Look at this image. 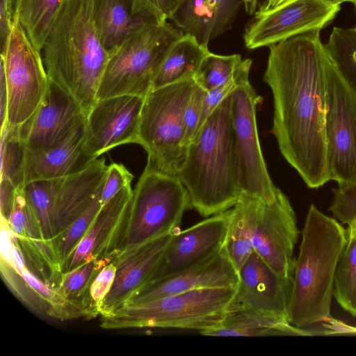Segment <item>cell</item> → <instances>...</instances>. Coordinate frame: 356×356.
Segmentation results:
<instances>
[{
  "mask_svg": "<svg viewBox=\"0 0 356 356\" xmlns=\"http://www.w3.org/2000/svg\"><path fill=\"white\" fill-rule=\"evenodd\" d=\"M164 235L118 254L113 262L116 267L113 284L102 304L101 316L122 307L143 287L161 259L172 235Z\"/></svg>",
  "mask_w": 356,
  "mask_h": 356,
  "instance_id": "21",
  "label": "cell"
},
{
  "mask_svg": "<svg viewBox=\"0 0 356 356\" xmlns=\"http://www.w3.org/2000/svg\"><path fill=\"white\" fill-rule=\"evenodd\" d=\"M326 322H327V325H325V327L332 330V333H353L356 334V327L349 326L346 324H344L342 322H339L336 321L331 317H330Z\"/></svg>",
  "mask_w": 356,
  "mask_h": 356,
  "instance_id": "45",
  "label": "cell"
},
{
  "mask_svg": "<svg viewBox=\"0 0 356 356\" xmlns=\"http://www.w3.org/2000/svg\"><path fill=\"white\" fill-rule=\"evenodd\" d=\"M251 65V59L243 60L234 76L229 81L212 90L207 92L203 102L197 132L216 107L240 85L249 80Z\"/></svg>",
  "mask_w": 356,
  "mask_h": 356,
  "instance_id": "35",
  "label": "cell"
},
{
  "mask_svg": "<svg viewBox=\"0 0 356 356\" xmlns=\"http://www.w3.org/2000/svg\"><path fill=\"white\" fill-rule=\"evenodd\" d=\"M189 208L188 191L177 175L147 162L133 190L120 252L173 233Z\"/></svg>",
  "mask_w": 356,
  "mask_h": 356,
  "instance_id": "7",
  "label": "cell"
},
{
  "mask_svg": "<svg viewBox=\"0 0 356 356\" xmlns=\"http://www.w3.org/2000/svg\"><path fill=\"white\" fill-rule=\"evenodd\" d=\"M40 53L13 18L6 43L1 50L0 64L8 91L5 124L9 127H17L28 121L47 93L49 79Z\"/></svg>",
  "mask_w": 356,
  "mask_h": 356,
  "instance_id": "9",
  "label": "cell"
},
{
  "mask_svg": "<svg viewBox=\"0 0 356 356\" xmlns=\"http://www.w3.org/2000/svg\"><path fill=\"white\" fill-rule=\"evenodd\" d=\"M236 289H197L124 305L102 316L100 326L106 330L175 328L196 330L201 334L220 325Z\"/></svg>",
  "mask_w": 356,
  "mask_h": 356,
  "instance_id": "5",
  "label": "cell"
},
{
  "mask_svg": "<svg viewBox=\"0 0 356 356\" xmlns=\"http://www.w3.org/2000/svg\"><path fill=\"white\" fill-rule=\"evenodd\" d=\"M320 31H310L270 46L264 75L273 97L270 131L282 155L310 188L330 181L325 137L330 58Z\"/></svg>",
  "mask_w": 356,
  "mask_h": 356,
  "instance_id": "1",
  "label": "cell"
},
{
  "mask_svg": "<svg viewBox=\"0 0 356 356\" xmlns=\"http://www.w3.org/2000/svg\"><path fill=\"white\" fill-rule=\"evenodd\" d=\"M331 0H288L273 9L256 11L243 34L250 49L270 47L293 36L330 24L341 10Z\"/></svg>",
  "mask_w": 356,
  "mask_h": 356,
  "instance_id": "12",
  "label": "cell"
},
{
  "mask_svg": "<svg viewBox=\"0 0 356 356\" xmlns=\"http://www.w3.org/2000/svg\"><path fill=\"white\" fill-rule=\"evenodd\" d=\"M325 137L330 181L339 186L356 183V90L330 58L326 71Z\"/></svg>",
  "mask_w": 356,
  "mask_h": 356,
  "instance_id": "10",
  "label": "cell"
},
{
  "mask_svg": "<svg viewBox=\"0 0 356 356\" xmlns=\"http://www.w3.org/2000/svg\"><path fill=\"white\" fill-rule=\"evenodd\" d=\"M133 189L128 186L102 206L85 235L60 266L61 273L91 261L111 262L120 252Z\"/></svg>",
  "mask_w": 356,
  "mask_h": 356,
  "instance_id": "16",
  "label": "cell"
},
{
  "mask_svg": "<svg viewBox=\"0 0 356 356\" xmlns=\"http://www.w3.org/2000/svg\"><path fill=\"white\" fill-rule=\"evenodd\" d=\"M298 234L296 213L280 189L273 201L260 200L253 236L254 251L281 275L293 277V250Z\"/></svg>",
  "mask_w": 356,
  "mask_h": 356,
  "instance_id": "14",
  "label": "cell"
},
{
  "mask_svg": "<svg viewBox=\"0 0 356 356\" xmlns=\"http://www.w3.org/2000/svg\"><path fill=\"white\" fill-rule=\"evenodd\" d=\"M331 1L339 2L341 3H342L343 2H352L354 3L356 0H331Z\"/></svg>",
  "mask_w": 356,
  "mask_h": 356,
  "instance_id": "48",
  "label": "cell"
},
{
  "mask_svg": "<svg viewBox=\"0 0 356 356\" xmlns=\"http://www.w3.org/2000/svg\"><path fill=\"white\" fill-rule=\"evenodd\" d=\"M152 9L164 21L171 16L181 0H145Z\"/></svg>",
  "mask_w": 356,
  "mask_h": 356,
  "instance_id": "43",
  "label": "cell"
},
{
  "mask_svg": "<svg viewBox=\"0 0 356 356\" xmlns=\"http://www.w3.org/2000/svg\"><path fill=\"white\" fill-rule=\"evenodd\" d=\"M206 94L207 91L195 82L185 108L184 116L185 136L183 145L186 152L197 132L203 102Z\"/></svg>",
  "mask_w": 356,
  "mask_h": 356,
  "instance_id": "37",
  "label": "cell"
},
{
  "mask_svg": "<svg viewBox=\"0 0 356 356\" xmlns=\"http://www.w3.org/2000/svg\"><path fill=\"white\" fill-rule=\"evenodd\" d=\"M238 273L220 251L192 267L140 288L123 305H136L186 291L236 286Z\"/></svg>",
  "mask_w": 356,
  "mask_h": 356,
  "instance_id": "19",
  "label": "cell"
},
{
  "mask_svg": "<svg viewBox=\"0 0 356 356\" xmlns=\"http://www.w3.org/2000/svg\"><path fill=\"white\" fill-rule=\"evenodd\" d=\"M145 97L119 95L97 99L86 119L84 151L95 160L107 151L138 144Z\"/></svg>",
  "mask_w": 356,
  "mask_h": 356,
  "instance_id": "13",
  "label": "cell"
},
{
  "mask_svg": "<svg viewBox=\"0 0 356 356\" xmlns=\"http://www.w3.org/2000/svg\"><path fill=\"white\" fill-rule=\"evenodd\" d=\"M229 215L230 209L207 217L184 230L174 232L144 286L184 271L220 251Z\"/></svg>",
  "mask_w": 356,
  "mask_h": 356,
  "instance_id": "15",
  "label": "cell"
},
{
  "mask_svg": "<svg viewBox=\"0 0 356 356\" xmlns=\"http://www.w3.org/2000/svg\"><path fill=\"white\" fill-rule=\"evenodd\" d=\"M170 20L184 35L193 37L204 47L208 48L216 38L213 11L207 0H181Z\"/></svg>",
  "mask_w": 356,
  "mask_h": 356,
  "instance_id": "28",
  "label": "cell"
},
{
  "mask_svg": "<svg viewBox=\"0 0 356 356\" xmlns=\"http://www.w3.org/2000/svg\"><path fill=\"white\" fill-rule=\"evenodd\" d=\"M232 94L204 122L186 150L177 177L190 207L207 218L232 208L241 191L232 140Z\"/></svg>",
  "mask_w": 356,
  "mask_h": 356,
  "instance_id": "3",
  "label": "cell"
},
{
  "mask_svg": "<svg viewBox=\"0 0 356 356\" xmlns=\"http://www.w3.org/2000/svg\"><path fill=\"white\" fill-rule=\"evenodd\" d=\"M324 46L342 77L356 90V27H334Z\"/></svg>",
  "mask_w": 356,
  "mask_h": 356,
  "instance_id": "30",
  "label": "cell"
},
{
  "mask_svg": "<svg viewBox=\"0 0 356 356\" xmlns=\"http://www.w3.org/2000/svg\"><path fill=\"white\" fill-rule=\"evenodd\" d=\"M260 200L241 193L236 204L230 209L222 249L237 270L254 252L253 236Z\"/></svg>",
  "mask_w": 356,
  "mask_h": 356,
  "instance_id": "25",
  "label": "cell"
},
{
  "mask_svg": "<svg viewBox=\"0 0 356 356\" xmlns=\"http://www.w3.org/2000/svg\"><path fill=\"white\" fill-rule=\"evenodd\" d=\"M133 178L134 175L123 164L112 163L108 165L102 191V207L106 204L121 190L131 186Z\"/></svg>",
  "mask_w": 356,
  "mask_h": 356,
  "instance_id": "38",
  "label": "cell"
},
{
  "mask_svg": "<svg viewBox=\"0 0 356 356\" xmlns=\"http://www.w3.org/2000/svg\"><path fill=\"white\" fill-rule=\"evenodd\" d=\"M116 273V267L113 261L104 266L97 274L89 288L91 305L97 315L102 301L108 293Z\"/></svg>",
  "mask_w": 356,
  "mask_h": 356,
  "instance_id": "39",
  "label": "cell"
},
{
  "mask_svg": "<svg viewBox=\"0 0 356 356\" xmlns=\"http://www.w3.org/2000/svg\"><path fill=\"white\" fill-rule=\"evenodd\" d=\"M215 21L216 37L231 28L243 0H207Z\"/></svg>",
  "mask_w": 356,
  "mask_h": 356,
  "instance_id": "40",
  "label": "cell"
},
{
  "mask_svg": "<svg viewBox=\"0 0 356 356\" xmlns=\"http://www.w3.org/2000/svg\"><path fill=\"white\" fill-rule=\"evenodd\" d=\"M17 187L8 180L0 181L1 218L8 220L13 210Z\"/></svg>",
  "mask_w": 356,
  "mask_h": 356,
  "instance_id": "41",
  "label": "cell"
},
{
  "mask_svg": "<svg viewBox=\"0 0 356 356\" xmlns=\"http://www.w3.org/2000/svg\"><path fill=\"white\" fill-rule=\"evenodd\" d=\"M209 52L208 48L200 45L193 37L184 35L167 52L152 90L194 79L202 60Z\"/></svg>",
  "mask_w": 356,
  "mask_h": 356,
  "instance_id": "26",
  "label": "cell"
},
{
  "mask_svg": "<svg viewBox=\"0 0 356 356\" xmlns=\"http://www.w3.org/2000/svg\"><path fill=\"white\" fill-rule=\"evenodd\" d=\"M347 241L334 280L333 296L340 306L356 316V226H348Z\"/></svg>",
  "mask_w": 356,
  "mask_h": 356,
  "instance_id": "29",
  "label": "cell"
},
{
  "mask_svg": "<svg viewBox=\"0 0 356 356\" xmlns=\"http://www.w3.org/2000/svg\"><path fill=\"white\" fill-rule=\"evenodd\" d=\"M238 273V282L228 309L250 310L288 319L293 277L280 275L254 251Z\"/></svg>",
  "mask_w": 356,
  "mask_h": 356,
  "instance_id": "18",
  "label": "cell"
},
{
  "mask_svg": "<svg viewBox=\"0 0 356 356\" xmlns=\"http://www.w3.org/2000/svg\"><path fill=\"white\" fill-rule=\"evenodd\" d=\"M140 1H142L143 2H144L145 3H146L148 6H149L147 3V2L145 1V0H140ZM149 7H150V6H149ZM150 8H151V7H150Z\"/></svg>",
  "mask_w": 356,
  "mask_h": 356,
  "instance_id": "49",
  "label": "cell"
},
{
  "mask_svg": "<svg viewBox=\"0 0 356 356\" xmlns=\"http://www.w3.org/2000/svg\"><path fill=\"white\" fill-rule=\"evenodd\" d=\"M8 106V91L3 72L0 69V127L6 122ZM0 128V129H1Z\"/></svg>",
  "mask_w": 356,
  "mask_h": 356,
  "instance_id": "44",
  "label": "cell"
},
{
  "mask_svg": "<svg viewBox=\"0 0 356 356\" xmlns=\"http://www.w3.org/2000/svg\"><path fill=\"white\" fill-rule=\"evenodd\" d=\"M330 207L334 217L348 226H356V183L339 186Z\"/></svg>",
  "mask_w": 356,
  "mask_h": 356,
  "instance_id": "36",
  "label": "cell"
},
{
  "mask_svg": "<svg viewBox=\"0 0 356 356\" xmlns=\"http://www.w3.org/2000/svg\"><path fill=\"white\" fill-rule=\"evenodd\" d=\"M107 168L104 159H97L77 172L53 179L51 240L88 208L103 188Z\"/></svg>",
  "mask_w": 356,
  "mask_h": 356,
  "instance_id": "20",
  "label": "cell"
},
{
  "mask_svg": "<svg viewBox=\"0 0 356 356\" xmlns=\"http://www.w3.org/2000/svg\"><path fill=\"white\" fill-rule=\"evenodd\" d=\"M242 60L240 54L223 56L209 52L202 60L194 81L207 92L212 90L229 81Z\"/></svg>",
  "mask_w": 356,
  "mask_h": 356,
  "instance_id": "32",
  "label": "cell"
},
{
  "mask_svg": "<svg viewBox=\"0 0 356 356\" xmlns=\"http://www.w3.org/2000/svg\"><path fill=\"white\" fill-rule=\"evenodd\" d=\"M65 0H14L13 17L41 51L47 33Z\"/></svg>",
  "mask_w": 356,
  "mask_h": 356,
  "instance_id": "27",
  "label": "cell"
},
{
  "mask_svg": "<svg viewBox=\"0 0 356 356\" xmlns=\"http://www.w3.org/2000/svg\"><path fill=\"white\" fill-rule=\"evenodd\" d=\"M287 318L250 310L228 309L220 325L200 334L213 337L305 335Z\"/></svg>",
  "mask_w": 356,
  "mask_h": 356,
  "instance_id": "24",
  "label": "cell"
},
{
  "mask_svg": "<svg viewBox=\"0 0 356 356\" xmlns=\"http://www.w3.org/2000/svg\"><path fill=\"white\" fill-rule=\"evenodd\" d=\"M183 35L167 21L135 33L109 55L97 100L119 95L145 97L169 49Z\"/></svg>",
  "mask_w": 356,
  "mask_h": 356,
  "instance_id": "6",
  "label": "cell"
},
{
  "mask_svg": "<svg viewBox=\"0 0 356 356\" xmlns=\"http://www.w3.org/2000/svg\"><path fill=\"white\" fill-rule=\"evenodd\" d=\"M354 5H355V12H356V1H355Z\"/></svg>",
  "mask_w": 356,
  "mask_h": 356,
  "instance_id": "50",
  "label": "cell"
},
{
  "mask_svg": "<svg viewBox=\"0 0 356 356\" xmlns=\"http://www.w3.org/2000/svg\"><path fill=\"white\" fill-rule=\"evenodd\" d=\"M102 191V189L95 196L88 208L62 234L50 241L60 267L85 235L100 210Z\"/></svg>",
  "mask_w": 356,
  "mask_h": 356,
  "instance_id": "33",
  "label": "cell"
},
{
  "mask_svg": "<svg viewBox=\"0 0 356 356\" xmlns=\"http://www.w3.org/2000/svg\"><path fill=\"white\" fill-rule=\"evenodd\" d=\"M24 192L40 225L44 241L51 240V215L53 179L35 181L24 187Z\"/></svg>",
  "mask_w": 356,
  "mask_h": 356,
  "instance_id": "34",
  "label": "cell"
},
{
  "mask_svg": "<svg viewBox=\"0 0 356 356\" xmlns=\"http://www.w3.org/2000/svg\"><path fill=\"white\" fill-rule=\"evenodd\" d=\"M41 51L50 81L70 95L87 116L97 102L109 54L92 17L91 0H65Z\"/></svg>",
  "mask_w": 356,
  "mask_h": 356,
  "instance_id": "2",
  "label": "cell"
},
{
  "mask_svg": "<svg viewBox=\"0 0 356 356\" xmlns=\"http://www.w3.org/2000/svg\"><path fill=\"white\" fill-rule=\"evenodd\" d=\"M258 0H243V5L245 11L249 15H253L256 13Z\"/></svg>",
  "mask_w": 356,
  "mask_h": 356,
  "instance_id": "47",
  "label": "cell"
},
{
  "mask_svg": "<svg viewBox=\"0 0 356 356\" xmlns=\"http://www.w3.org/2000/svg\"><path fill=\"white\" fill-rule=\"evenodd\" d=\"M261 100L249 80L232 93L233 147L241 193L272 202L280 188L273 183L260 146L256 108Z\"/></svg>",
  "mask_w": 356,
  "mask_h": 356,
  "instance_id": "11",
  "label": "cell"
},
{
  "mask_svg": "<svg viewBox=\"0 0 356 356\" xmlns=\"http://www.w3.org/2000/svg\"><path fill=\"white\" fill-rule=\"evenodd\" d=\"M301 234L287 317L303 329L330 317L335 271L347 238L344 227L314 204Z\"/></svg>",
  "mask_w": 356,
  "mask_h": 356,
  "instance_id": "4",
  "label": "cell"
},
{
  "mask_svg": "<svg viewBox=\"0 0 356 356\" xmlns=\"http://www.w3.org/2000/svg\"><path fill=\"white\" fill-rule=\"evenodd\" d=\"M86 121L62 142L38 154H26L21 187L30 182L60 178L85 168L92 161L85 153Z\"/></svg>",
  "mask_w": 356,
  "mask_h": 356,
  "instance_id": "23",
  "label": "cell"
},
{
  "mask_svg": "<svg viewBox=\"0 0 356 356\" xmlns=\"http://www.w3.org/2000/svg\"><path fill=\"white\" fill-rule=\"evenodd\" d=\"M288 0H266L264 3L259 8V10L266 11L274 8L277 7L278 6L282 4Z\"/></svg>",
  "mask_w": 356,
  "mask_h": 356,
  "instance_id": "46",
  "label": "cell"
},
{
  "mask_svg": "<svg viewBox=\"0 0 356 356\" xmlns=\"http://www.w3.org/2000/svg\"><path fill=\"white\" fill-rule=\"evenodd\" d=\"M14 0H0L1 46L3 47L11 30L13 22Z\"/></svg>",
  "mask_w": 356,
  "mask_h": 356,
  "instance_id": "42",
  "label": "cell"
},
{
  "mask_svg": "<svg viewBox=\"0 0 356 356\" xmlns=\"http://www.w3.org/2000/svg\"><path fill=\"white\" fill-rule=\"evenodd\" d=\"M91 2L95 29L109 55L145 26L165 22L140 0H91Z\"/></svg>",
  "mask_w": 356,
  "mask_h": 356,
  "instance_id": "22",
  "label": "cell"
},
{
  "mask_svg": "<svg viewBox=\"0 0 356 356\" xmlns=\"http://www.w3.org/2000/svg\"><path fill=\"white\" fill-rule=\"evenodd\" d=\"M1 131V180L21 186L26 151L16 127L5 124Z\"/></svg>",
  "mask_w": 356,
  "mask_h": 356,
  "instance_id": "31",
  "label": "cell"
},
{
  "mask_svg": "<svg viewBox=\"0 0 356 356\" xmlns=\"http://www.w3.org/2000/svg\"><path fill=\"white\" fill-rule=\"evenodd\" d=\"M86 119L78 103L49 81L47 93L36 111L16 128L26 152L38 154L62 142Z\"/></svg>",
  "mask_w": 356,
  "mask_h": 356,
  "instance_id": "17",
  "label": "cell"
},
{
  "mask_svg": "<svg viewBox=\"0 0 356 356\" xmlns=\"http://www.w3.org/2000/svg\"><path fill=\"white\" fill-rule=\"evenodd\" d=\"M194 79L153 89L145 97L140 122L139 145L147 163L177 175L186 157L184 111Z\"/></svg>",
  "mask_w": 356,
  "mask_h": 356,
  "instance_id": "8",
  "label": "cell"
}]
</instances>
